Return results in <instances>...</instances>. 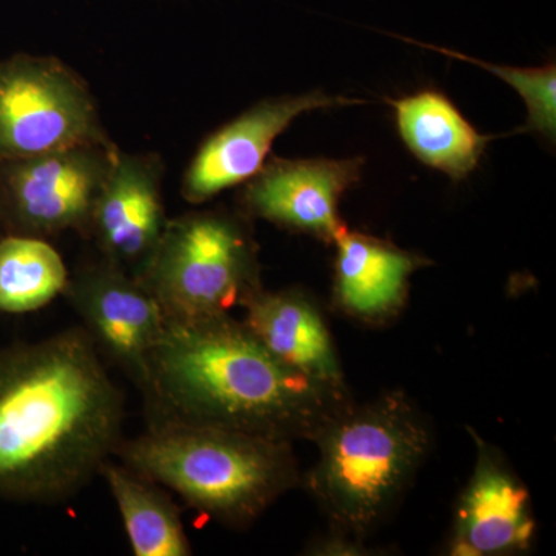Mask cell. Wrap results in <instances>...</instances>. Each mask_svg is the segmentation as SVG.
<instances>
[{"label": "cell", "mask_w": 556, "mask_h": 556, "mask_svg": "<svg viewBox=\"0 0 556 556\" xmlns=\"http://www.w3.org/2000/svg\"><path fill=\"white\" fill-rule=\"evenodd\" d=\"M477 445L473 473L455 508L448 551L460 556L517 555L535 540L532 497L500 450L470 430Z\"/></svg>", "instance_id": "12"}, {"label": "cell", "mask_w": 556, "mask_h": 556, "mask_svg": "<svg viewBox=\"0 0 556 556\" xmlns=\"http://www.w3.org/2000/svg\"><path fill=\"white\" fill-rule=\"evenodd\" d=\"M110 142L97 101L75 70L53 56L0 60V161Z\"/></svg>", "instance_id": "6"}, {"label": "cell", "mask_w": 556, "mask_h": 556, "mask_svg": "<svg viewBox=\"0 0 556 556\" xmlns=\"http://www.w3.org/2000/svg\"><path fill=\"white\" fill-rule=\"evenodd\" d=\"M364 159L266 161L244 182L240 206L244 217L266 219L278 228L332 244L345 228L339 203L362 179Z\"/></svg>", "instance_id": "10"}, {"label": "cell", "mask_w": 556, "mask_h": 556, "mask_svg": "<svg viewBox=\"0 0 556 556\" xmlns=\"http://www.w3.org/2000/svg\"><path fill=\"white\" fill-rule=\"evenodd\" d=\"M362 102L321 90L260 101L204 139L182 177V197L201 204L244 185L265 166L276 139L300 115Z\"/></svg>", "instance_id": "9"}, {"label": "cell", "mask_w": 556, "mask_h": 556, "mask_svg": "<svg viewBox=\"0 0 556 556\" xmlns=\"http://www.w3.org/2000/svg\"><path fill=\"white\" fill-rule=\"evenodd\" d=\"M409 42L426 47V49L441 51L442 54H447V56L456 58L459 61L470 62V64L478 65V67L500 76L504 83L514 87L525 101L527 123L522 130L541 135L554 144L556 138V67L554 62L544 65V67H510V65H496L475 60V58L467 56V54L427 46V43H420L417 40H409Z\"/></svg>", "instance_id": "18"}, {"label": "cell", "mask_w": 556, "mask_h": 556, "mask_svg": "<svg viewBox=\"0 0 556 556\" xmlns=\"http://www.w3.org/2000/svg\"><path fill=\"white\" fill-rule=\"evenodd\" d=\"M243 324L274 356L342 397H351L331 332L317 303L302 289L266 291L244 300Z\"/></svg>", "instance_id": "13"}, {"label": "cell", "mask_w": 556, "mask_h": 556, "mask_svg": "<svg viewBox=\"0 0 556 556\" xmlns=\"http://www.w3.org/2000/svg\"><path fill=\"white\" fill-rule=\"evenodd\" d=\"M336 247V306L346 316L380 324L396 316L407 302L409 277L428 260L390 241L343 228Z\"/></svg>", "instance_id": "14"}, {"label": "cell", "mask_w": 556, "mask_h": 556, "mask_svg": "<svg viewBox=\"0 0 556 556\" xmlns=\"http://www.w3.org/2000/svg\"><path fill=\"white\" fill-rule=\"evenodd\" d=\"M67 266L49 241L7 233L0 240V313L27 314L67 292Z\"/></svg>", "instance_id": "17"}, {"label": "cell", "mask_w": 556, "mask_h": 556, "mask_svg": "<svg viewBox=\"0 0 556 556\" xmlns=\"http://www.w3.org/2000/svg\"><path fill=\"white\" fill-rule=\"evenodd\" d=\"M100 475L118 507L134 555H192L181 515L163 485L121 460L109 459Z\"/></svg>", "instance_id": "16"}, {"label": "cell", "mask_w": 556, "mask_h": 556, "mask_svg": "<svg viewBox=\"0 0 556 556\" xmlns=\"http://www.w3.org/2000/svg\"><path fill=\"white\" fill-rule=\"evenodd\" d=\"M115 456L219 525L243 529L302 481L292 442L181 420H156Z\"/></svg>", "instance_id": "3"}, {"label": "cell", "mask_w": 556, "mask_h": 556, "mask_svg": "<svg viewBox=\"0 0 556 556\" xmlns=\"http://www.w3.org/2000/svg\"><path fill=\"white\" fill-rule=\"evenodd\" d=\"M65 294L101 356L148 397L150 362L167 324L155 295L137 277L104 260L70 278Z\"/></svg>", "instance_id": "8"}, {"label": "cell", "mask_w": 556, "mask_h": 556, "mask_svg": "<svg viewBox=\"0 0 556 556\" xmlns=\"http://www.w3.org/2000/svg\"><path fill=\"white\" fill-rule=\"evenodd\" d=\"M164 166L155 153L116 152L100 190L89 233L104 262L141 277L169 218L163 200Z\"/></svg>", "instance_id": "11"}, {"label": "cell", "mask_w": 556, "mask_h": 556, "mask_svg": "<svg viewBox=\"0 0 556 556\" xmlns=\"http://www.w3.org/2000/svg\"><path fill=\"white\" fill-rule=\"evenodd\" d=\"M124 397L83 327L0 350V496H75L123 442Z\"/></svg>", "instance_id": "1"}, {"label": "cell", "mask_w": 556, "mask_h": 556, "mask_svg": "<svg viewBox=\"0 0 556 556\" xmlns=\"http://www.w3.org/2000/svg\"><path fill=\"white\" fill-rule=\"evenodd\" d=\"M159 420L314 441L353 402L314 382L229 314L172 320L150 362L146 397Z\"/></svg>", "instance_id": "2"}, {"label": "cell", "mask_w": 556, "mask_h": 556, "mask_svg": "<svg viewBox=\"0 0 556 556\" xmlns=\"http://www.w3.org/2000/svg\"><path fill=\"white\" fill-rule=\"evenodd\" d=\"M387 102L402 141L420 163L453 181L477 170L490 137L479 134L444 93L426 89Z\"/></svg>", "instance_id": "15"}, {"label": "cell", "mask_w": 556, "mask_h": 556, "mask_svg": "<svg viewBox=\"0 0 556 556\" xmlns=\"http://www.w3.org/2000/svg\"><path fill=\"white\" fill-rule=\"evenodd\" d=\"M309 554L313 555H365L367 547L364 546V540H358L339 530L331 529V533L324 538H318L309 547Z\"/></svg>", "instance_id": "19"}, {"label": "cell", "mask_w": 556, "mask_h": 556, "mask_svg": "<svg viewBox=\"0 0 556 556\" xmlns=\"http://www.w3.org/2000/svg\"><path fill=\"white\" fill-rule=\"evenodd\" d=\"M138 280L172 320L229 314L262 288L257 244L243 215L192 212L167 222Z\"/></svg>", "instance_id": "5"}, {"label": "cell", "mask_w": 556, "mask_h": 556, "mask_svg": "<svg viewBox=\"0 0 556 556\" xmlns=\"http://www.w3.org/2000/svg\"><path fill=\"white\" fill-rule=\"evenodd\" d=\"M118 150L115 142L83 144L0 161V228L40 239L67 230L89 233L94 203Z\"/></svg>", "instance_id": "7"}, {"label": "cell", "mask_w": 556, "mask_h": 556, "mask_svg": "<svg viewBox=\"0 0 556 556\" xmlns=\"http://www.w3.org/2000/svg\"><path fill=\"white\" fill-rule=\"evenodd\" d=\"M317 463L306 489L331 529L365 540L415 478L431 444L426 416L404 391L351 402L314 438Z\"/></svg>", "instance_id": "4"}]
</instances>
